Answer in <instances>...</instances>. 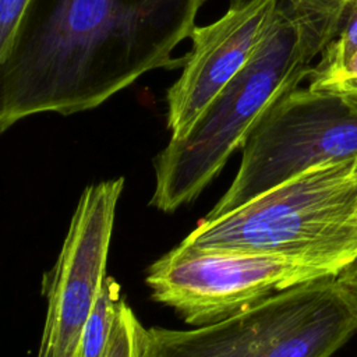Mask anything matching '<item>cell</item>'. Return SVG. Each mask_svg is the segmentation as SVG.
<instances>
[{
  "label": "cell",
  "instance_id": "1",
  "mask_svg": "<svg viewBox=\"0 0 357 357\" xmlns=\"http://www.w3.org/2000/svg\"><path fill=\"white\" fill-rule=\"evenodd\" d=\"M204 0H29L0 57V131L93 109L142 74L183 67Z\"/></svg>",
  "mask_w": 357,
  "mask_h": 357
},
{
  "label": "cell",
  "instance_id": "2",
  "mask_svg": "<svg viewBox=\"0 0 357 357\" xmlns=\"http://www.w3.org/2000/svg\"><path fill=\"white\" fill-rule=\"evenodd\" d=\"M178 245L272 254L339 275L357 261V153L310 167L205 219Z\"/></svg>",
  "mask_w": 357,
  "mask_h": 357
},
{
  "label": "cell",
  "instance_id": "3",
  "mask_svg": "<svg viewBox=\"0 0 357 357\" xmlns=\"http://www.w3.org/2000/svg\"><path fill=\"white\" fill-rule=\"evenodd\" d=\"M314 60L301 25L289 8L276 17L248 64L216 95L191 130L173 139L153 162L149 204L174 212L195 199L241 148L266 109L308 78Z\"/></svg>",
  "mask_w": 357,
  "mask_h": 357
},
{
  "label": "cell",
  "instance_id": "4",
  "mask_svg": "<svg viewBox=\"0 0 357 357\" xmlns=\"http://www.w3.org/2000/svg\"><path fill=\"white\" fill-rule=\"evenodd\" d=\"M357 333V289L305 282L218 322L145 329L144 357H331Z\"/></svg>",
  "mask_w": 357,
  "mask_h": 357
},
{
  "label": "cell",
  "instance_id": "5",
  "mask_svg": "<svg viewBox=\"0 0 357 357\" xmlns=\"http://www.w3.org/2000/svg\"><path fill=\"white\" fill-rule=\"evenodd\" d=\"M238 172L206 219L223 216L317 165L357 153V86L296 88L261 116Z\"/></svg>",
  "mask_w": 357,
  "mask_h": 357
},
{
  "label": "cell",
  "instance_id": "6",
  "mask_svg": "<svg viewBox=\"0 0 357 357\" xmlns=\"http://www.w3.org/2000/svg\"><path fill=\"white\" fill-rule=\"evenodd\" d=\"M326 276L336 275L279 255L177 245L152 262L145 282L155 301L173 308L185 324L202 326Z\"/></svg>",
  "mask_w": 357,
  "mask_h": 357
},
{
  "label": "cell",
  "instance_id": "7",
  "mask_svg": "<svg viewBox=\"0 0 357 357\" xmlns=\"http://www.w3.org/2000/svg\"><path fill=\"white\" fill-rule=\"evenodd\" d=\"M124 178L86 185L54 266L43 276L47 311L38 357H73L106 278Z\"/></svg>",
  "mask_w": 357,
  "mask_h": 357
},
{
  "label": "cell",
  "instance_id": "8",
  "mask_svg": "<svg viewBox=\"0 0 357 357\" xmlns=\"http://www.w3.org/2000/svg\"><path fill=\"white\" fill-rule=\"evenodd\" d=\"M278 0H231L215 22L194 26L192 49L180 78L167 91V127L183 138L216 95L248 64L266 36Z\"/></svg>",
  "mask_w": 357,
  "mask_h": 357
},
{
  "label": "cell",
  "instance_id": "9",
  "mask_svg": "<svg viewBox=\"0 0 357 357\" xmlns=\"http://www.w3.org/2000/svg\"><path fill=\"white\" fill-rule=\"evenodd\" d=\"M121 300L119 283L106 276L73 357H106Z\"/></svg>",
  "mask_w": 357,
  "mask_h": 357
},
{
  "label": "cell",
  "instance_id": "10",
  "mask_svg": "<svg viewBox=\"0 0 357 357\" xmlns=\"http://www.w3.org/2000/svg\"><path fill=\"white\" fill-rule=\"evenodd\" d=\"M357 50V0H350L336 36L319 54L308 74V86L326 89L342 71L347 59Z\"/></svg>",
  "mask_w": 357,
  "mask_h": 357
},
{
  "label": "cell",
  "instance_id": "11",
  "mask_svg": "<svg viewBox=\"0 0 357 357\" xmlns=\"http://www.w3.org/2000/svg\"><path fill=\"white\" fill-rule=\"evenodd\" d=\"M145 328L123 298L110 336L106 357H144Z\"/></svg>",
  "mask_w": 357,
  "mask_h": 357
},
{
  "label": "cell",
  "instance_id": "12",
  "mask_svg": "<svg viewBox=\"0 0 357 357\" xmlns=\"http://www.w3.org/2000/svg\"><path fill=\"white\" fill-rule=\"evenodd\" d=\"M29 0H0V57L8 50Z\"/></svg>",
  "mask_w": 357,
  "mask_h": 357
},
{
  "label": "cell",
  "instance_id": "13",
  "mask_svg": "<svg viewBox=\"0 0 357 357\" xmlns=\"http://www.w3.org/2000/svg\"><path fill=\"white\" fill-rule=\"evenodd\" d=\"M349 86H357V50L347 59L339 75L326 89L342 91Z\"/></svg>",
  "mask_w": 357,
  "mask_h": 357
},
{
  "label": "cell",
  "instance_id": "14",
  "mask_svg": "<svg viewBox=\"0 0 357 357\" xmlns=\"http://www.w3.org/2000/svg\"><path fill=\"white\" fill-rule=\"evenodd\" d=\"M339 276H340L344 282H347L349 284H351V286H354V287L357 289V261H354V262L350 264L346 269H343V271L339 273Z\"/></svg>",
  "mask_w": 357,
  "mask_h": 357
}]
</instances>
